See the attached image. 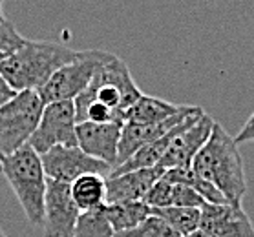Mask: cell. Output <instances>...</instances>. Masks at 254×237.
I'll return each mask as SVG.
<instances>
[{
    "mask_svg": "<svg viewBox=\"0 0 254 237\" xmlns=\"http://www.w3.org/2000/svg\"><path fill=\"white\" fill-rule=\"evenodd\" d=\"M212 117L207 115L201 108H196L185 121L178 126L172 142L168 146L167 153L157 166L161 170H174V168L190 166L194 157L199 153L203 146L207 144L208 137L214 130Z\"/></svg>",
    "mask_w": 254,
    "mask_h": 237,
    "instance_id": "cell-7",
    "label": "cell"
},
{
    "mask_svg": "<svg viewBox=\"0 0 254 237\" xmlns=\"http://www.w3.org/2000/svg\"><path fill=\"white\" fill-rule=\"evenodd\" d=\"M104 51L101 49H86L77 51L75 60L63 66L52 75V79L39 90V97L44 106L64 100H75L92 82L97 68L101 66Z\"/></svg>",
    "mask_w": 254,
    "mask_h": 237,
    "instance_id": "cell-6",
    "label": "cell"
},
{
    "mask_svg": "<svg viewBox=\"0 0 254 237\" xmlns=\"http://www.w3.org/2000/svg\"><path fill=\"white\" fill-rule=\"evenodd\" d=\"M163 175H165V170H161L159 166L127 172L121 175H110V177H106L104 204L143 201L146 193L152 190V186L159 179H163Z\"/></svg>",
    "mask_w": 254,
    "mask_h": 237,
    "instance_id": "cell-14",
    "label": "cell"
},
{
    "mask_svg": "<svg viewBox=\"0 0 254 237\" xmlns=\"http://www.w3.org/2000/svg\"><path fill=\"white\" fill-rule=\"evenodd\" d=\"M190 166L199 177L216 186L227 202L242 206L243 197L247 193L243 159L234 137L220 122L214 124L207 144L194 157Z\"/></svg>",
    "mask_w": 254,
    "mask_h": 237,
    "instance_id": "cell-1",
    "label": "cell"
},
{
    "mask_svg": "<svg viewBox=\"0 0 254 237\" xmlns=\"http://www.w3.org/2000/svg\"><path fill=\"white\" fill-rule=\"evenodd\" d=\"M6 22V15H4V4H2V0H0V24Z\"/></svg>",
    "mask_w": 254,
    "mask_h": 237,
    "instance_id": "cell-28",
    "label": "cell"
},
{
    "mask_svg": "<svg viewBox=\"0 0 254 237\" xmlns=\"http://www.w3.org/2000/svg\"><path fill=\"white\" fill-rule=\"evenodd\" d=\"M24 44H26V39L18 33L17 28L9 20L0 24V55H11Z\"/></svg>",
    "mask_w": 254,
    "mask_h": 237,
    "instance_id": "cell-24",
    "label": "cell"
},
{
    "mask_svg": "<svg viewBox=\"0 0 254 237\" xmlns=\"http://www.w3.org/2000/svg\"><path fill=\"white\" fill-rule=\"evenodd\" d=\"M207 202L196 190H192L185 185H174L172 190V206L179 208H197L201 210Z\"/></svg>",
    "mask_w": 254,
    "mask_h": 237,
    "instance_id": "cell-23",
    "label": "cell"
},
{
    "mask_svg": "<svg viewBox=\"0 0 254 237\" xmlns=\"http://www.w3.org/2000/svg\"><path fill=\"white\" fill-rule=\"evenodd\" d=\"M15 95H17V92H15V90H13V88L9 86L4 79H2V75H0V108L6 104V102H9Z\"/></svg>",
    "mask_w": 254,
    "mask_h": 237,
    "instance_id": "cell-26",
    "label": "cell"
},
{
    "mask_svg": "<svg viewBox=\"0 0 254 237\" xmlns=\"http://www.w3.org/2000/svg\"><path fill=\"white\" fill-rule=\"evenodd\" d=\"M172 190H174L172 183H168V181H165V179H159L156 185L152 186V190L146 193L143 202L148 204L152 210L172 206Z\"/></svg>",
    "mask_w": 254,
    "mask_h": 237,
    "instance_id": "cell-22",
    "label": "cell"
},
{
    "mask_svg": "<svg viewBox=\"0 0 254 237\" xmlns=\"http://www.w3.org/2000/svg\"><path fill=\"white\" fill-rule=\"evenodd\" d=\"M46 177L57 183L71 185L82 175H112V166L86 155L79 146H55L41 155Z\"/></svg>",
    "mask_w": 254,
    "mask_h": 237,
    "instance_id": "cell-9",
    "label": "cell"
},
{
    "mask_svg": "<svg viewBox=\"0 0 254 237\" xmlns=\"http://www.w3.org/2000/svg\"><path fill=\"white\" fill-rule=\"evenodd\" d=\"M106 215L114 234H123L143 225L152 215V208L143 201L116 202V204H106Z\"/></svg>",
    "mask_w": 254,
    "mask_h": 237,
    "instance_id": "cell-16",
    "label": "cell"
},
{
    "mask_svg": "<svg viewBox=\"0 0 254 237\" xmlns=\"http://www.w3.org/2000/svg\"><path fill=\"white\" fill-rule=\"evenodd\" d=\"M189 237H214V236H210V234H207V232H203V230H197Z\"/></svg>",
    "mask_w": 254,
    "mask_h": 237,
    "instance_id": "cell-27",
    "label": "cell"
},
{
    "mask_svg": "<svg viewBox=\"0 0 254 237\" xmlns=\"http://www.w3.org/2000/svg\"><path fill=\"white\" fill-rule=\"evenodd\" d=\"M141 97L143 92L132 79L127 62L114 53L104 51L103 62L95 71L90 86L73 100V104L75 110H81L92 102L101 104L114 113L119 124H125L127 111Z\"/></svg>",
    "mask_w": 254,
    "mask_h": 237,
    "instance_id": "cell-3",
    "label": "cell"
},
{
    "mask_svg": "<svg viewBox=\"0 0 254 237\" xmlns=\"http://www.w3.org/2000/svg\"><path fill=\"white\" fill-rule=\"evenodd\" d=\"M196 108L197 106H189L183 113L174 115L168 121L157 122V124H133V122H125L121 130L119 151H117V168L121 166V164H125L135 151H139L144 146H148L154 141L161 139L163 135H167L172 128L181 124Z\"/></svg>",
    "mask_w": 254,
    "mask_h": 237,
    "instance_id": "cell-13",
    "label": "cell"
},
{
    "mask_svg": "<svg viewBox=\"0 0 254 237\" xmlns=\"http://www.w3.org/2000/svg\"><path fill=\"white\" fill-rule=\"evenodd\" d=\"M114 237H181V236L176 234V232H174L167 223H163L159 217L150 215V217L144 221L143 225H139L137 228L123 232V234H116Z\"/></svg>",
    "mask_w": 254,
    "mask_h": 237,
    "instance_id": "cell-21",
    "label": "cell"
},
{
    "mask_svg": "<svg viewBox=\"0 0 254 237\" xmlns=\"http://www.w3.org/2000/svg\"><path fill=\"white\" fill-rule=\"evenodd\" d=\"M199 230L214 237H254V226L242 206L236 204H210L201 208Z\"/></svg>",
    "mask_w": 254,
    "mask_h": 237,
    "instance_id": "cell-12",
    "label": "cell"
},
{
    "mask_svg": "<svg viewBox=\"0 0 254 237\" xmlns=\"http://www.w3.org/2000/svg\"><path fill=\"white\" fill-rule=\"evenodd\" d=\"M39 155L55 146H77V117L71 100L44 106L41 122L28 142Z\"/></svg>",
    "mask_w": 254,
    "mask_h": 237,
    "instance_id": "cell-8",
    "label": "cell"
},
{
    "mask_svg": "<svg viewBox=\"0 0 254 237\" xmlns=\"http://www.w3.org/2000/svg\"><path fill=\"white\" fill-rule=\"evenodd\" d=\"M236 144H245V142H254V111L251 113L245 124L242 126V130L238 132V135L234 137Z\"/></svg>",
    "mask_w": 254,
    "mask_h": 237,
    "instance_id": "cell-25",
    "label": "cell"
},
{
    "mask_svg": "<svg viewBox=\"0 0 254 237\" xmlns=\"http://www.w3.org/2000/svg\"><path fill=\"white\" fill-rule=\"evenodd\" d=\"M71 199L75 206L82 212L103 206L106 201V177L95 174H88L73 181L71 185Z\"/></svg>",
    "mask_w": 254,
    "mask_h": 237,
    "instance_id": "cell-17",
    "label": "cell"
},
{
    "mask_svg": "<svg viewBox=\"0 0 254 237\" xmlns=\"http://www.w3.org/2000/svg\"><path fill=\"white\" fill-rule=\"evenodd\" d=\"M0 237H6V234H4V232H2V228H0Z\"/></svg>",
    "mask_w": 254,
    "mask_h": 237,
    "instance_id": "cell-30",
    "label": "cell"
},
{
    "mask_svg": "<svg viewBox=\"0 0 254 237\" xmlns=\"http://www.w3.org/2000/svg\"><path fill=\"white\" fill-rule=\"evenodd\" d=\"M44 102L37 92H20L0 108V157L26 146L41 122Z\"/></svg>",
    "mask_w": 254,
    "mask_h": 237,
    "instance_id": "cell-5",
    "label": "cell"
},
{
    "mask_svg": "<svg viewBox=\"0 0 254 237\" xmlns=\"http://www.w3.org/2000/svg\"><path fill=\"white\" fill-rule=\"evenodd\" d=\"M0 174L11 186L18 204L31 225H44L48 177L42 159L29 144L11 155L0 157Z\"/></svg>",
    "mask_w": 254,
    "mask_h": 237,
    "instance_id": "cell-4",
    "label": "cell"
},
{
    "mask_svg": "<svg viewBox=\"0 0 254 237\" xmlns=\"http://www.w3.org/2000/svg\"><path fill=\"white\" fill-rule=\"evenodd\" d=\"M81 210L71 199L69 185L48 179L46 201H44V236L73 237Z\"/></svg>",
    "mask_w": 254,
    "mask_h": 237,
    "instance_id": "cell-10",
    "label": "cell"
},
{
    "mask_svg": "<svg viewBox=\"0 0 254 237\" xmlns=\"http://www.w3.org/2000/svg\"><path fill=\"white\" fill-rule=\"evenodd\" d=\"M6 57H7V55H0V62H2V60H4Z\"/></svg>",
    "mask_w": 254,
    "mask_h": 237,
    "instance_id": "cell-29",
    "label": "cell"
},
{
    "mask_svg": "<svg viewBox=\"0 0 254 237\" xmlns=\"http://www.w3.org/2000/svg\"><path fill=\"white\" fill-rule=\"evenodd\" d=\"M189 106L187 104H174L168 100H163L159 97L144 95L137 102L127 111L125 122H133V124H157V122L168 121L170 117L183 113Z\"/></svg>",
    "mask_w": 254,
    "mask_h": 237,
    "instance_id": "cell-15",
    "label": "cell"
},
{
    "mask_svg": "<svg viewBox=\"0 0 254 237\" xmlns=\"http://www.w3.org/2000/svg\"><path fill=\"white\" fill-rule=\"evenodd\" d=\"M114 230L106 215V204L82 212L77 219L73 237H114Z\"/></svg>",
    "mask_w": 254,
    "mask_h": 237,
    "instance_id": "cell-20",
    "label": "cell"
},
{
    "mask_svg": "<svg viewBox=\"0 0 254 237\" xmlns=\"http://www.w3.org/2000/svg\"><path fill=\"white\" fill-rule=\"evenodd\" d=\"M77 51L52 41H26L0 62V75L17 93L39 92L63 66L75 60Z\"/></svg>",
    "mask_w": 254,
    "mask_h": 237,
    "instance_id": "cell-2",
    "label": "cell"
},
{
    "mask_svg": "<svg viewBox=\"0 0 254 237\" xmlns=\"http://www.w3.org/2000/svg\"><path fill=\"white\" fill-rule=\"evenodd\" d=\"M121 130L123 124L117 122H108V124L81 122L77 124V146L86 155L106 162L108 166H112V170H116Z\"/></svg>",
    "mask_w": 254,
    "mask_h": 237,
    "instance_id": "cell-11",
    "label": "cell"
},
{
    "mask_svg": "<svg viewBox=\"0 0 254 237\" xmlns=\"http://www.w3.org/2000/svg\"><path fill=\"white\" fill-rule=\"evenodd\" d=\"M152 215H156L163 223H167L176 234L181 237H189L201 226V210L197 208H179V206H167V208L152 210Z\"/></svg>",
    "mask_w": 254,
    "mask_h": 237,
    "instance_id": "cell-19",
    "label": "cell"
},
{
    "mask_svg": "<svg viewBox=\"0 0 254 237\" xmlns=\"http://www.w3.org/2000/svg\"><path fill=\"white\" fill-rule=\"evenodd\" d=\"M163 179L172 183V185H185L192 190H196L199 195L205 199V202L210 204H227V199L223 197L218 188L214 185H210L208 181H205L203 177L192 170V166H183V168H174V170H167ZM231 204V202H229Z\"/></svg>",
    "mask_w": 254,
    "mask_h": 237,
    "instance_id": "cell-18",
    "label": "cell"
}]
</instances>
